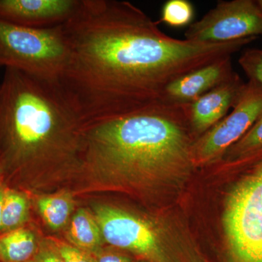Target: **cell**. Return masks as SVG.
Listing matches in <instances>:
<instances>
[{"mask_svg": "<svg viewBox=\"0 0 262 262\" xmlns=\"http://www.w3.org/2000/svg\"><path fill=\"white\" fill-rule=\"evenodd\" d=\"M62 27L70 54L58 84L84 125L161 102L173 81L256 39H176L140 8L118 0H80Z\"/></svg>", "mask_w": 262, "mask_h": 262, "instance_id": "obj_1", "label": "cell"}, {"mask_svg": "<svg viewBox=\"0 0 262 262\" xmlns=\"http://www.w3.org/2000/svg\"><path fill=\"white\" fill-rule=\"evenodd\" d=\"M188 104L155 103L84 125V164L110 185L160 199L182 190L196 166Z\"/></svg>", "mask_w": 262, "mask_h": 262, "instance_id": "obj_2", "label": "cell"}, {"mask_svg": "<svg viewBox=\"0 0 262 262\" xmlns=\"http://www.w3.org/2000/svg\"><path fill=\"white\" fill-rule=\"evenodd\" d=\"M83 126L57 82L5 69L0 83L2 182L39 160L82 149Z\"/></svg>", "mask_w": 262, "mask_h": 262, "instance_id": "obj_3", "label": "cell"}, {"mask_svg": "<svg viewBox=\"0 0 262 262\" xmlns=\"http://www.w3.org/2000/svg\"><path fill=\"white\" fill-rule=\"evenodd\" d=\"M103 241L146 262H207L192 239L165 219H150L111 205L94 207Z\"/></svg>", "mask_w": 262, "mask_h": 262, "instance_id": "obj_4", "label": "cell"}, {"mask_svg": "<svg viewBox=\"0 0 262 262\" xmlns=\"http://www.w3.org/2000/svg\"><path fill=\"white\" fill-rule=\"evenodd\" d=\"M232 188L222 214V262H262V158Z\"/></svg>", "mask_w": 262, "mask_h": 262, "instance_id": "obj_5", "label": "cell"}, {"mask_svg": "<svg viewBox=\"0 0 262 262\" xmlns=\"http://www.w3.org/2000/svg\"><path fill=\"white\" fill-rule=\"evenodd\" d=\"M62 25L30 28L0 20V67L58 82L70 54Z\"/></svg>", "mask_w": 262, "mask_h": 262, "instance_id": "obj_6", "label": "cell"}, {"mask_svg": "<svg viewBox=\"0 0 262 262\" xmlns=\"http://www.w3.org/2000/svg\"><path fill=\"white\" fill-rule=\"evenodd\" d=\"M262 115V88L248 81L232 113L194 141L192 158L196 168L215 165L251 129Z\"/></svg>", "mask_w": 262, "mask_h": 262, "instance_id": "obj_7", "label": "cell"}, {"mask_svg": "<svg viewBox=\"0 0 262 262\" xmlns=\"http://www.w3.org/2000/svg\"><path fill=\"white\" fill-rule=\"evenodd\" d=\"M262 34V9L253 0L218 2L203 18L191 24L185 39L194 42H232Z\"/></svg>", "mask_w": 262, "mask_h": 262, "instance_id": "obj_8", "label": "cell"}, {"mask_svg": "<svg viewBox=\"0 0 262 262\" xmlns=\"http://www.w3.org/2000/svg\"><path fill=\"white\" fill-rule=\"evenodd\" d=\"M80 0H0V20L30 27L50 28L64 24Z\"/></svg>", "mask_w": 262, "mask_h": 262, "instance_id": "obj_9", "label": "cell"}, {"mask_svg": "<svg viewBox=\"0 0 262 262\" xmlns=\"http://www.w3.org/2000/svg\"><path fill=\"white\" fill-rule=\"evenodd\" d=\"M245 83L237 73L188 104L189 124L195 141L215 126L233 108Z\"/></svg>", "mask_w": 262, "mask_h": 262, "instance_id": "obj_10", "label": "cell"}, {"mask_svg": "<svg viewBox=\"0 0 262 262\" xmlns=\"http://www.w3.org/2000/svg\"><path fill=\"white\" fill-rule=\"evenodd\" d=\"M235 74L231 56L220 58L173 81L164 92V102L189 104Z\"/></svg>", "mask_w": 262, "mask_h": 262, "instance_id": "obj_11", "label": "cell"}, {"mask_svg": "<svg viewBox=\"0 0 262 262\" xmlns=\"http://www.w3.org/2000/svg\"><path fill=\"white\" fill-rule=\"evenodd\" d=\"M38 248L37 236L27 225L0 234V262H32Z\"/></svg>", "mask_w": 262, "mask_h": 262, "instance_id": "obj_12", "label": "cell"}, {"mask_svg": "<svg viewBox=\"0 0 262 262\" xmlns=\"http://www.w3.org/2000/svg\"><path fill=\"white\" fill-rule=\"evenodd\" d=\"M68 239L70 244L91 254L102 248L104 243L94 214L83 208L76 212L71 220Z\"/></svg>", "mask_w": 262, "mask_h": 262, "instance_id": "obj_13", "label": "cell"}, {"mask_svg": "<svg viewBox=\"0 0 262 262\" xmlns=\"http://www.w3.org/2000/svg\"><path fill=\"white\" fill-rule=\"evenodd\" d=\"M262 158V115L243 138L227 151L218 163L227 167Z\"/></svg>", "mask_w": 262, "mask_h": 262, "instance_id": "obj_14", "label": "cell"}, {"mask_svg": "<svg viewBox=\"0 0 262 262\" xmlns=\"http://www.w3.org/2000/svg\"><path fill=\"white\" fill-rule=\"evenodd\" d=\"M30 218V202L20 189L5 187L0 234L27 225Z\"/></svg>", "mask_w": 262, "mask_h": 262, "instance_id": "obj_15", "label": "cell"}, {"mask_svg": "<svg viewBox=\"0 0 262 262\" xmlns=\"http://www.w3.org/2000/svg\"><path fill=\"white\" fill-rule=\"evenodd\" d=\"M37 206L48 227L53 230H58L68 222L75 202L70 193L61 192L42 196L37 200Z\"/></svg>", "mask_w": 262, "mask_h": 262, "instance_id": "obj_16", "label": "cell"}, {"mask_svg": "<svg viewBox=\"0 0 262 262\" xmlns=\"http://www.w3.org/2000/svg\"><path fill=\"white\" fill-rule=\"evenodd\" d=\"M194 17V8L188 0H168L163 5L160 21L174 27L181 28L191 25Z\"/></svg>", "mask_w": 262, "mask_h": 262, "instance_id": "obj_17", "label": "cell"}, {"mask_svg": "<svg viewBox=\"0 0 262 262\" xmlns=\"http://www.w3.org/2000/svg\"><path fill=\"white\" fill-rule=\"evenodd\" d=\"M242 70L251 82L262 88V49H248L238 60Z\"/></svg>", "mask_w": 262, "mask_h": 262, "instance_id": "obj_18", "label": "cell"}, {"mask_svg": "<svg viewBox=\"0 0 262 262\" xmlns=\"http://www.w3.org/2000/svg\"><path fill=\"white\" fill-rule=\"evenodd\" d=\"M49 241L65 262H95L91 253L82 251L70 243L68 244L58 239H50Z\"/></svg>", "mask_w": 262, "mask_h": 262, "instance_id": "obj_19", "label": "cell"}, {"mask_svg": "<svg viewBox=\"0 0 262 262\" xmlns=\"http://www.w3.org/2000/svg\"><path fill=\"white\" fill-rule=\"evenodd\" d=\"M92 255L95 262H134L135 260L128 253L112 246H103Z\"/></svg>", "mask_w": 262, "mask_h": 262, "instance_id": "obj_20", "label": "cell"}, {"mask_svg": "<svg viewBox=\"0 0 262 262\" xmlns=\"http://www.w3.org/2000/svg\"><path fill=\"white\" fill-rule=\"evenodd\" d=\"M34 262H65L49 241L39 245Z\"/></svg>", "mask_w": 262, "mask_h": 262, "instance_id": "obj_21", "label": "cell"}, {"mask_svg": "<svg viewBox=\"0 0 262 262\" xmlns=\"http://www.w3.org/2000/svg\"><path fill=\"white\" fill-rule=\"evenodd\" d=\"M5 186L0 182V228L2 225V217H3V199H4Z\"/></svg>", "mask_w": 262, "mask_h": 262, "instance_id": "obj_22", "label": "cell"}, {"mask_svg": "<svg viewBox=\"0 0 262 262\" xmlns=\"http://www.w3.org/2000/svg\"><path fill=\"white\" fill-rule=\"evenodd\" d=\"M257 2L258 5H259L260 8L262 9V0H258Z\"/></svg>", "mask_w": 262, "mask_h": 262, "instance_id": "obj_23", "label": "cell"}, {"mask_svg": "<svg viewBox=\"0 0 262 262\" xmlns=\"http://www.w3.org/2000/svg\"><path fill=\"white\" fill-rule=\"evenodd\" d=\"M134 262H146V261H141V260H137V259H136V260H134Z\"/></svg>", "mask_w": 262, "mask_h": 262, "instance_id": "obj_24", "label": "cell"}, {"mask_svg": "<svg viewBox=\"0 0 262 262\" xmlns=\"http://www.w3.org/2000/svg\"><path fill=\"white\" fill-rule=\"evenodd\" d=\"M0 182H2V181H1V177H0Z\"/></svg>", "mask_w": 262, "mask_h": 262, "instance_id": "obj_25", "label": "cell"}, {"mask_svg": "<svg viewBox=\"0 0 262 262\" xmlns=\"http://www.w3.org/2000/svg\"><path fill=\"white\" fill-rule=\"evenodd\" d=\"M32 262H34V261H32Z\"/></svg>", "mask_w": 262, "mask_h": 262, "instance_id": "obj_26", "label": "cell"}]
</instances>
